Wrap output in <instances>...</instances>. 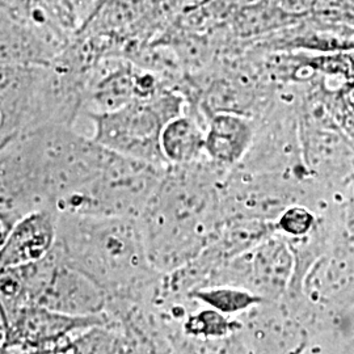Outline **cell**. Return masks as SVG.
I'll use <instances>...</instances> for the list:
<instances>
[{
    "label": "cell",
    "instance_id": "1",
    "mask_svg": "<svg viewBox=\"0 0 354 354\" xmlns=\"http://www.w3.org/2000/svg\"><path fill=\"white\" fill-rule=\"evenodd\" d=\"M0 241L17 221L64 197L102 172L111 150L73 127L45 125L0 146Z\"/></svg>",
    "mask_w": 354,
    "mask_h": 354
},
{
    "label": "cell",
    "instance_id": "2",
    "mask_svg": "<svg viewBox=\"0 0 354 354\" xmlns=\"http://www.w3.org/2000/svg\"><path fill=\"white\" fill-rule=\"evenodd\" d=\"M228 171L206 155L165 169L138 218L156 270L168 274L188 264L216 238L226 222L219 187Z\"/></svg>",
    "mask_w": 354,
    "mask_h": 354
},
{
    "label": "cell",
    "instance_id": "3",
    "mask_svg": "<svg viewBox=\"0 0 354 354\" xmlns=\"http://www.w3.org/2000/svg\"><path fill=\"white\" fill-rule=\"evenodd\" d=\"M53 251L106 298L140 301L165 274L151 266L138 218L59 212Z\"/></svg>",
    "mask_w": 354,
    "mask_h": 354
},
{
    "label": "cell",
    "instance_id": "4",
    "mask_svg": "<svg viewBox=\"0 0 354 354\" xmlns=\"http://www.w3.org/2000/svg\"><path fill=\"white\" fill-rule=\"evenodd\" d=\"M187 109L181 91L167 87L149 100H134L112 112H92L93 140L102 147L131 159L167 168L160 147L162 130L167 122Z\"/></svg>",
    "mask_w": 354,
    "mask_h": 354
},
{
    "label": "cell",
    "instance_id": "5",
    "mask_svg": "<svg viewBox=\"0 0 354 354\" xmlns=\"http://www.w3.org/2000/svg\"><path fill=\"white\" fill-rule=\"evenodd\" d=\"M167 168L111 151L102 172L64 197L57 209L73 214L140 218Z\"/></svg>",
    "mask_w": 354,
    "mask_h": 354
},
{
    "label": "cell",
    "instance_id": "6",
    "mask_svg": "<svg viewBox=\"0 0 354 354\" xmlns=\"http://www.w3.org/2000/svg\"><path fill=\"white\" fill-rule=\"evenodd\" d=\"M8 268L20 283L16 308L41 306L75 317L104 313L105 292L87 276L64 264L53 250L38 261Z\"/></svg>",
    "mask_w": 354,
    "mask_h": 354
},
{
    "label": "cell",
    "instance_id": "7",
    "mask_svg": "<svg viewBox=\"0 0 354 354\" xmlns=\"http://www.w3.org/2000/svg\"><path fill=\"white\" fill-rule=\"evenodd\" d=\"M1 353H68L76 330L106 324L102 314L75 317L41 306L0 308Z\"/></svg>",
    "mask_w": 354,
    "mask_h": 354
},
{
    "label": "cell",
    "instance_id": "8",
    "mask_svg": "<svg viewBox=\"0 0 354 354\" xmlns=\"http://www.w3.org/2000/svg\"><path fill=\"white\" fill-rule=\"evenodd\" d=\"M292 264L288 241L268 236L222 266L210 286L234 285L252 291L266 301H274L281 298L290 282Z\"/></svg>",
    "mask_w": 354,
    "mask_h": 354
},
{
    "label": "cell",
    "instance_id": "9",
    "mask_svg": "<svg viewBox=\"0 0 354 354\" xmlns=\"http://www.w3.org/2000/svg\"><path fill=\"white\" fill-rule=\"evenodd\" d=\"M59 210L45 207L16 222L0 241V268L24 266L44 259L55 245Z\"/></svg>",
    "mask_w": 354,
    "mask_h": 354
},
{
    "label": "cell",
    "instance_id": "10",
    "mask_svg": "<svg viewBox=\"0 0 354 354\" xmlns=\"http://www.w3.org/2000/svg\"><path fill=\"white\" fill-rule=\"evenodd\" d=\"M256 129L250 115L230 112L213 114L205 136L206 156L228 169L238 167L252 147Z\"/></svg>",
    "mask_w": 354,
    "mask_h": 354
},
{
    "label": "cell",
    "instance_id": "11",
    "mask_svg": "<svg viewBox=\"0 0 354 354\" xmlns=\"http://www.w3.org/2000/svg\"><path fill=\"white\" fill-rule=\"evenodd\" d=\"M207 122L185 109L165 124L160 136V147L167 165H189L203 159Z\"/></svg>",
    "mask_w": 354,
    "mask_h": 354
},
{
    "label": "cell",
    "instance_id": "12",
    "mask_svg": "<svg viewBox=\"0 0 354 354\" xmlns=\"http://www.w3.org/2000/svg\"><path fill=\"white\" fill-rule=\"evenodd\" d=\"M188 295L228 317H238L266 302L263 297L234 285H213L190 291Z\"/></svg>",
    "mask_w": 354,
    "mask_h": 354
},
{
    "label": "cell",
    "instance_id": "13",
    "mask_svg": "<svg viewBox=\"0 0 354 354\" xmlns=\"http://www.w3.org/2000/svg\"><path fill=\"white\" fill-rule=\"evenodd\" d=\"M315 216L304 206H289L286 207L277 221L274 222V228L279 234L290 238L306 236L311 228L314 227Z\"/></svg>",
    "mask_w": 354,
    "mask_h": 354
},
{
    "label": "cell",
    "instance_id": "14",
    "mask_svg": "<svg viewBox=\"0 0 354 354\" xmlns=\"http://www.w3.org/2000/svg\"><path fill=\"white\" fill-rule=\"evenodd\" d=\"M105 1H106V0H96V4H95V8H93L92 13L95 12V11H96V10H97L100 6H102ZM92 13H91V15H92ZM91 15H89V16H91Z\"/></svg>",
    "mask_w": 354,
    "mask_h": 354
}]
</instances>
